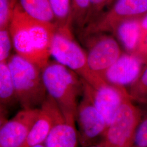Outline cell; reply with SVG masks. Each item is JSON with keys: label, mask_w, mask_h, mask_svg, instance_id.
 Listing matches in <instances>:
<instances>
[{"label": "cell", "mask_w": 147, "mask_h": 147, "mask_svg": "<svg viewBox=\"0 0 147 147\" xmlns=\"http://www.w3.org/2000/svg\"><path fill=\"white\" fill-rule=\"evenodd\" d=\"M57 26L30 17L16 2L9 26L16 53L42 70L50 61L53 37Z\"/></svg>", "instance_id": "cell-1"}, {"label": "cell", "mask_w": 147, "mask_h": 147, "mask_svg": "<svg viewBox=\"0 0 147 147\" xmlns=\"http://www.w3.org/2000/svg\"><path fill=\"white\" fill-rule=\"evenodd\" d=\"M42 73L47 94L55 101L67 121L75 125L78 97L83 93L82 79L56 61H49Z\"/></svg>", "instance_id": "cell-2"}, {"label": "cell", "mask_w": 147, "mask_h": 147, "mask_svg": "<svg viewBox=\"0 0 147 147\" xmlns=\"http://www.w3.org/2000/svg\"><path fill=\"white\" fill-rule=\"evenodd\" d=\"M71 28H56L51 44V56L56 61L77 74L93 88H98L107 82L90 70L87 53L75 40Z\"/></svg>", "instance_id": "cell-3"}, {"label": "cell", "mask_w": 147, "mask_h": 147, "mask_svg": "<svg viewBox=\"0 0 147 147\" xmlns=\"http://www.w3.org/2000/svg\"><path fill=\"white\" fill-rule=\"evenodd\" d=\"M7 63L13 80L17 100L23 109H34L41 106L47 95L42 70L16 53L11 55Z\"/></svg>", "instance_id": "cell-4"}, {"label": "cell", "mask_w": 147, "mask_h": 147, "mask_svg": "<svg viewBox=\"0 0 147 147\" xmlns=\"http://www.w3.org/2000/svg\"><path fill=\"white\" fill-rule=\"evenodd\" d=\"M147 13V0H116L110 9L81 31L82 38L107 32L126 19L141 18Z\"/></svg>", "instance_id": "cell-5"}, {"label": "cell", "mask_w": 147, "mask_h": 147, "mask_svg": "<svg viewBox=\"0 0 147 147\" xmlns=\"http://www.w3.org/2000/svg\"><path fill=\"white\" fill-rule=\"evenodd\" d=\"M138 112L129 94L124 97L110 124L107 126L102 147H130L138 124Z\"/></svg>", "instance_id": "cell-6"}, {"label": "cell", "mask_w": 147, "mask_h": 147, "mask_svg": "<svg viewBox=\"0 0 147 147\" xmlns=\"http://www.w3.org/2000/svg\"><path fill=\"white\" fill-rule=\"evenodd\" d=\"M82 39L87 48L89 68L104 79L106 71L122 53L119 42L116 38L106 33L91 35Z\"/></svg>", "instance_id": "cell-7"}, {"label": "cell", "mask_w": 147, "mask_h": 147, "mask_svg": "<svg viewBox=\"0 0 147 147\" xmlns=\"http://www.w3.org/2000/svg\"><path fill=\"white\" fill-rule=\"evenodd\" d=\"M82 95V99L78 107L75 121L78 125L79 143L82 147H87L93 146L95 140L104 134L107 124L84 87Z\"/></svg>", "instance_id": "cell-8"}, {"label": "cell", "mask_w": 147, "mask_h": 147, "mask_svg": "<svg viewBox=\"0 0 147 147\" xmlns=\"http://www.w3.org/2000/svg\"><path fill=\"white\" fill-rule=\"evenodd\" d=\"M40 109H23L0 130V147H22L38 118Z\"/></svg>", "instance_id": "cell-9"}, {"label": "cell", "mask_w": 147, "mask_h": 147, "mask_svg": "<svg viewBox=\"0 0 147 147\" xmlns=\"http://www.w3.org/2000/svg\"><path fill=\"white\" fill-rule=\"evenodd\" d=\"M82 81L84 89L89 94L95 108L105 119L107 127L128 93L124 87L106 83L98 88H94L84 80L82 79Z\"/></svg>", "instance_id": "cell-10"}, {"label": "cell", "mask_w": 147, "mask_h": 147, "mask_svg": "<svg viewBox=\"0 0 147 147\" xmlns=\"http://www.w3.org/2000/svg\"><path fill=\"white\" fill-rule=\"evenodd\" d=\"M64 120L65 119L58 105L47 94L41 105L38 118L22 147H33L42 144L53 126Z\"/></svg>", "instance_id": "cell-11"}, {"label": "cell", "mask_w": 147, "mask_h": 147, "mask_svg": "<svg viewBox=\"0 0 147 147\" xmlns=\"http://www.w3.org/2000/svg\"><path fill=\"white\" fill-rule=\"evenodd\" d=\"M143 64L142 59L136 55L122 53L106 71L103 79L107 83L118 87L131 86L139 78Z\"/></svg>", "instance_id": "cell-12"}, {"label": "cell", "mask_w": 147, "mask_h": 147, "mask_svg": "<svg viewBox=\"0 0 147 147\" xmlns=\"http://www.w3.org/2000/svg\"><path fill=\"white\" fill-rule=\"evenodd\" d=\"M141 18H131L120 22L112 33L126 50V53H135L142 37Z\"/></svg>", "instance_id": "cell-13"}, {"label": "cell", "mask_w": 147, "mask_h": 147, "mask_svg": "<svg viewBox=\"0 0 147 147\" xmlns=\"http://www.w3.org/2000/svg\"><path fill=\"white\" fill-rule=\"evenodd\" d=\"M79 141L75 125L66 120L56 124L44 142L46 147H77Z\"/></svg>", "instance_id": "cell-14"}, {"label": "cell", "mask_w": 147, "mask_h": 147, "mask_svg": "<svg viewBox=\"0 0 147 147\" xmlns=\"http://www.w3.org/2000/svg\"><path fill=\"white\" fill-rule=\"evenodd\" d=\"M17 3L22 11L32 18L57 25L49 0H17Z\"/></svg>", "instance_id": "cell-15"}, {"label": "cell", "mask_w": 147, "mask_h": 147, "mask_svg": "<svg viewBox=\"0 0 147 147\" xmlns=\"http://www.w3.org/2000/svg\"><path fill=\"white\" fill-rule=\"evenodd\" d=\"M17 100L16 89L7 62H0L1 106L7 107Z\"/></svg>", "instance_id": "cell-16"}, {"label": "cell", "mask_w": 147, "mask_h": 147, "mask_svg": "<svg viewBox=\"0 0 147 147\" xmlns=\"http://www.w3.org/2000/svg\"><path fill=\"white\" fill-rule=\"evenodd\" d=\"M59 27L72 26L71 0H49Z\"/></svg>", "instance_id": "cell-17"}, {"label": "cell", "mask_w": 147, "mask_h": 147, "mask_svg": "<svg viewBox=\"0 0 147 147\" xmlns=\"http://www.w3.org/2000/svg\"><path fill=\"white\" fill-rule=\"evenodd\" d=\"M72 25L81 31L86 25L89 13L90 0H71Z\"/></svg>", "instance_id": "cell-18"}, {"label": "cell", "mask_w": 147, "mask_h": 147, "mask_svg": "<svg viewBox=\"0 0 147 147\" xmlns=\"http://www.w3.org/2000/svg\"><path fill=\"white\" fill-rule=\"evenodd\" d=\"M129 95L136 100L147 102V64L139 78L131 86Z\"/></svg>", "instance_id": "cell-19"}, {"label": "cell", "mask_w": 147, "mask_h": 147, "mask_svg": "<svg viewBox=\"0 0 147 147\" xmlns=\"http://www.w3.org/2000/svg\"><path fill=\"white\" fill-rule=\"evenodd\" d=\"M16 2L17 0H0V29L9 26Z\"/></svg>", "instance_id": "cell-20"}, {"label": "cell", "mask_w": 147, "mask_h": 147, "mask_svg": "<svg viewBox=\"0 0 147 147\" xmlns=\"http://www.w3.org/2000/svg\"><path fill=\"white\" fill-rule=\"evenodd\" d=\"M13 47L9 27L0 29V62H7Z\"/></svg>", "instance_id": "cell-21"}, {"label": "cell", "mask_w": 147, "mask_h": 147, "mask_svg": "<svg viewBox=\"0 0 147 147\" xmlns=\"http://www.w3.org/2000/svg\"><path fill=\"white\" fill-rule=\"evenodd\" d=\"M134 140L137 147H147V118L137 127Z\"/></svg>", "instance_id": "cell-22"}, {"label": "cell", "mask_w": 147, "mask_h": 147, "mask_svg": "<svg viewBox=\"0 0 147 147\" xmlns=\"http://www.w3.org/2000/svg\"><path fill=\"white\" fill-rule=\"evenodd\" d=\"M143 30V29H142ZM143 61L144 64H147V31L143 30L142 37L139 46L135 53Z\"/></svg>", "instance_id": "cell-23"}, {"label": "cell", "mask_w": 147, "mask_h": 147, "mask_svg": "<svg viewBox=\"0 0 147 147\" xmlns=\"http://www.w3.org/2000/svg\"><path fill=\"white\" fill-rule=\"evenodd\" d=\"M141 24L142 29L147 31V13L141 18Z\"/></svg>", "instance_id": "cell-24"}, {"label": "cell", "mask_w": 147, "mask_h": 147, "mask_svg": "<svg viewBox=\"0 0 147 147\" xmlns=\"http://www.w3.org/2000/svg\"><path fill=\"white\" fill-rule=\"evenodd\" d=\"M46 147L44 145H43L42 144H38V145H36V146H34V147Z\"/></svg>", "instance_id": "cell-25"}, {"label": "cell", "mask_w": 147, "mask_h": 147, "mask_svg": "<svg viewBox=\"0 0 147 147\" xmlns=\"http://www.w3.org/2000/svg\"><path fill=\"white\" fill-rule=\"evenodd\" d=\"M102 147L100 145H99V146H94V145H93V146H89V147Z\"/></svg>", "instance_id": "cell-26"}]
</instances>
